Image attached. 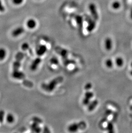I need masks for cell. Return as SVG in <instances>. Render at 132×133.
Listing matches in <instances>:
<instances>
[{
    "label": "cell",
    "instance_id": "1",
    "mask_svg": "<svg viewBox=\"0 0 132 133\" xmlns=\"http://www.w3.org/2000/svg\"><path fill=\"white\" fill-rule=\"evenodd\" d=\"M63 81V78L58 77L51 81L48 84H42V88L45 91L48 92H51L54 90L56 86L58 84L60 83Z\"/></svg>",
    "mask_w": 132,
    "mask_h": 133
},
{
    "label": "cell",
    "instance_id": "2",
    "mask_svg": "<svg viewBox=\"0 0 132 133\" xmlns=\"http://www.w3.org/2000/svg\"><path fill=\"white\" fill-rule=\"evenodd\" d=\"M86 127V124L84 121H81L79 123H74L69 126L68 130L71 132H75L78 131L79 129H83Z\"/></svg>",
    "mask_w": 132,
    "mask_h": 133
},
{
    "label": "cell",
    "instance_id": "3",
    "mask_svg": "<svg viewBox=\"0 0 132 133\" xmlns=\"http://www.w3.org/2000/svg\"><path fill=\"white\" fill-rule=\"evenodd\" d=\"M88 8L91 16L94 20L95 21H98L99 19V16L96 5L94 4H90L89 5Z\"/></svg>",
    "mask_w": 132,
    "mask_h": 133
},
{
    "label": "cell",
    "instance_id": "4",
    "mask_svg": "<svg viewBox=\"0 0 132 133\" xmlns=\"http://www.w3.org/2000/svg\"><path fill=\"white\" fill-rule=\"evenodd\" d=\"M12 76L13 78L17 80H23L26 78V75L23 72L18 70H12Z\"/></svg>",
    "mask_w": 132,
    "mask_h": 133
},
{
    "label": "cell",
    "instance_id": "5",
    "mask_svg": "<svg viewBox=\"0 0 132 133\" xmlns=\"http://www.w3.org/2000/svg\"><path fill=\"white\" fill-rule=\"evenodd\" d=\"M25 32V29L22 26H18L14 29L11 33L12 36L14 38H17L24 33Z\"/></svg>",
    "mask_w": 132,
    "mask_h": 133
},
{
    "label": "cell",
    "instance_id": "6",
    "mask_svg": "<svg viewBox=\"0 0 132 133\" xmlns=\"http://www.w3.org/2000/svg\"><path fill=\"white\" fill-rule=\"evenodd\" d=\"M42 61V59L40 57L36 58L35 59L33 62H32L31 65H30V69L32 71H35L37 70L38 67L39 66V65L40 64L41 62Z\"/></svg>",
    "mask_w": 132,
    "mask_h": 133
},
{
    "label": "cell",
    "instance_id": "7",
    "mask_svg": "<svg viewBox=\"0 0 132 133\" xmlns=\"http://www.w3.org/2000/svg\"><path fill=\"white\" fill-rule=\"evenodd\" d=\"M26 25L28 29H33L36 27L37 22L34 19L30 18L27 20Z\"/></svg>",
    "mask_w": 132,
    "mask_h": 133
},
{
    "label": "cell",
    "instance_id": "8",
    "mask_svg": "<svg viewBox=\"0 0 132 133\" xmlns=\"http://www.w3.org/2000/svg\"><path fill=\"white\" fill-rule=\"evenodd\" d=\"M47 47L45 45H41L39 46L38 49L36 50V54L39 56H43L45 54V53L47 51Z\"/></svg>",
    "mask_w": 132,
    "mask_h": 133
},
{
    "label": "cell",
    "instance_id": "9",
    "mask_svg": "<svg viewBox=\"0 0 132 133\" xmlns=\"http://www.w3.org/2000/svg\"><path fill=\"white\" fill-rule=\"evenodd\" d=\"M113 42L111 38L108 37L106 38L105 41V48L108 50H110L112 49Z\"/></svg>",
    "mask_w": 132,
    "mask_h": 133
},
{
    "label": "cell",
    "instance_id": "10",
    "mask_svg": "<svg viewBox=\"0 0 132 133\" xmlns=\"http://www.w3.org/2000/svg\"><path fill=\"white\" fill-rule=\"evenodd\" d=\"M96 23L95 20H89L88 21V24L87 26V30L89 32H92L93 31L96 27Z\"/></svg>",
    "mask_w": 132,
    "mask_h": 133
},
{
    "label": "cell",
    "instance_id": "11",
    "mask_svg": "<svg viewBox=\"0 0 132 133\" xmlns=\"http://www.w3.org/2000/svg\"><path fill=\"white\" fill-rule=\"evenodd\" d=\"M39 124L36 122H33V123L30 125V129L33 132L39 133L41 131V129L39 126Z\"/></svg>",
    "mask_w": 132,
    "mask_h": 133
},
{
    "label": "cell",
    "instance_id": "12",
    "mask_svg": "<svg viewBox=\"0 0 132 133\" xmlns=\"http://www.w3.org/2000/svg\"><path fill=\"white\" fill-rule=\"evenodd\" d=\"M6 120L7 122L12 124L15 121V117L14 115L11 113H9L6 115Z\"/></svg>",
    "mask_w": 132,
    "mask_h": 133
},
{
    "label": "cell",
    "instance_id": "13",
    "mask_svg": "<svg viewBox=\"0 0 132 133\" xmlns=\"http://www.w3.org/2000/svg\"><path fill=\"white\" fill-rule=\"evenodd\" d=\"M98 104V101L97 100H94L89 104L88 110L89 111H92L96 107Z\"/></svg>",
    "mask_w": 132,
    "mask_h": 133
},
{
    "label": "cell",
    "instance_id": "14",
    "mask_svg": "<svg viewBox=\"0 0 132 133\" xmlns=\"http://www.w3.org/2000/svg\"><path fill=\"white\" fill-rule=\"evenodd\" d=\"M7 54V52L6 49L3 47L0 48V61L4 60Z\"/></svg>",
    "mask_w": 132,
    "mask_h": 133
},
{
    "label": "cell",
    "instance_id": "15",
    "mask_svg": "<svg viewBox=\"0 0 132 133\" xmlns=\"http://www.w3.org/2000/svg\"><path fill=\"white\" fill-rule=\"evenodd\" d=\"M21 61L16 59V60L13 62V64H12L13 70H20V68L21 66Z\"/></svg>",
    "mask_w": 132,
    "mask_h": 133
},
{
    "label": "cell",
    "instance_id": "16",
    "mask_svg": "<svg viewBox=\"0 0 132 133\" xmlns=\"http://www.w3.org/2000/svg\"><path fill=\"white\" fill-rule=\"evenodd\" d=\"M116 63L118 66L120 67L123 66L124 63V61L122 58L118 57L116 59Z\"/></svg>",
    "mask_w": 132,
    "mask_h": 133
},
{
    "label": "cell",
    "instance_id": "17",
    "mask_svg": "<svg viewBox=\"0 0 132 133\" xmlns=\"http://www.w3.org/2000/svg\"><path fill=\"white\" fill-rule=\"evenodd\" d=\"M24 57V53L22 52H18L15 56L16 59L20 61L22 60Z\"/></svg>",
    "mask_w": 132,
    "mask_h": 133
},
{
    "label": "cell",
    "instance_id": "18",
    "mask_svg": "<svg viewBox=\"0 0 132 133\" xmlns=\"http://www.w3.org/2000/svg\"><path fill=\"white\" fill-rule=\"evenodd\" d=\"M76 23H78V26H82L83 19L82 17L80 16H77L76 18Z\"/></svg>",
    "mask_w": 132,
    "mask_h": 133
},
{
    "label": "cell",
    "instance_id": "19",
    "mask_svg": "<svg viewBox=\"0 0 132 133\" xmlns=\"http://www.w3.org/2000/svg\"><path fill=\"white\" fill-rule=\"evenodd\" d=\"M112 7L114 10H118L120 7V4L119 2L116 1L112 4Z\"/></svg>",
    "mask_w": 132,
    "mask_h": 133
},
{
    "label": "cell",
    "instance_id": "20",
    "mask_svg": "<svg viewBox=\"0 0 132 133\" xmlns=\"http://www.w3.org/2000/svg\"><path fill=\"white\" fill-rule=\"evenodd\" d=\"M30 48V46L28 43L27 42H24L21 45V49L23 51H27L29 50Z\"/></svg>",
    "mask_w": 132,
    "mask_h": 133
},
{
    "label": "cell",
    "instance_id": "21",
    "mask_svg": "<svg viewBox=\"0 0 132 133\" xmlns=\"http://www.w3.org/2000/svg\"><path fill=\"white\" fill-rule=\"evenodd\" d=\"M5 117V112L2 109L0 110V123H2Z\"/></svg>",
    "mask_w": 132,
    "mask_h": 133
},
{
    "label": "cell",
    "instance_id": "22",
    "mask_svg": "<svg viewBox=\"0 0 132 133\" xmlns=\"http://www.w3.org/2000/svg\"><path fill=\"white\" fill-rule=\"evenodd\" d=\"M106 65L108 68H112L113 65L112 60L111 59H107L106 61Z\"/></svg>",
    "mask_w": 132,
    "mask_h": 133
},
{
    "label": "cell",
    "instance_id": "23",
    "mask_svg": "<svg viewBox=\"0 0 132 133\" xmlns=\"http://www.w3.org/2000/svg\"><path fill=\"white\" fill-rule=\"evenodd\" d=\"M93 96H94V93L91 91H87L84 94V97L90 99V100L93 97Z\"/></svg>",
    "mask_w": 132,
    "mask_h": 133
},
{
    "label": "cell",
    "instance_id": "24",
    "mask_svg": "<svg viewBox=\"0 0 132 133\" xmlns=\"http://www.w3.org/2000/svg\"><path fill=\"white\" fill-rule=\"evenodd\" d=\"M12 3L16 6H20L22 4L24 0H12Z\"/></svg>",
    "mask_w": 132,
    "mask_h": 133
},
{
    "label": "cell",
    "instance_id": "25",
    "mask_svg": "<svg viewBox=\"0 0 132 133\" xmlns=\"http://www.w3.org/2000/svg\"><path fill=\"white\" fill-rule=\"evenodd\" d=\"M23 84L24 85L28 87H32L33 86V83L32 82H30L29 80H25L24 81Z\"/></svg>",
    "mask_w": 132,
    "mask_h": 133
},
{
    "label": "cell",
    "instance_id": "26",
    "mask_svg": "<svg viewBox=\"0 0 132 133\" xmlns=\"http://www.w3.org/2000/svg\"><path fill=\"white\" fill-rule=\"evenodd\" d=\"M50 63L53 65H58V59L56 58L53 57L52 58V59H50Z\"/></svg>",
    "mask_w": 132,
    "mask_h": 133
},
{
    "label": "cell",
    "instance_id": "27",
    "mask_svg": "<svg viewBox=\"0 0 132 133\" xmlns=\"http://www.w3.org/2000/svg\"><path fill=\"white\" fill-rule=\"evenodd\" d=\"M32 120H33V122L37 123H38V124L41 123L42 122V120L40 119L38 117H34L33 118V119H32Z\"/></svg>",
    "mask_w": 132,
    "mask_h": 133
},
{
    "label": "cell",
    "instance_id": "28",
    "mask_svg": "<svg viewBox=\"0 0 132 133\" xmlns=\"http://www.w3.org/2000/svg\"><path fill=\"white\" fill-rule=\"evenodd\" d=\"M90 99L85 97L82 100V103L84 105H87L90 103Z\"/></svg>",
    "mask_w": 132,
    "mask_h": 133
},
{
    "label": "cell",
    "instance_id": "29",
    "mask_svg": "<svg viewBox=\"0 0 132 133\" xmlns=\"http://www.w3.org/2000/svg\"><path fill=\"white\" fill-rule=\"evenodd\" d=\"M107 129L110 131L111 132L113 129V125L112 123H109L107 126Z\"/></svg>",
    "mask_w": 132,
    "mask_h": 133
},
{
    "label": "cell",
    "instance_id": "30",
    "mask_svg": "<svg viewBox=\"0 0 132 133\" xmlns=\"http://www.w3.org/2000/svg\"><path fill=\"white\" fill-rule=\"evenodd\" d=\"M92 87V84L90 83H87L86 85H85L84 86V88L86 90H88L90 89Z\"/></svg>",
    "mask_w": 132,
    "mask_h": 133
},
{
    "label": "cell",
    "instance_id": "31",
    "mask_svg": "<svg viewBox=\"0 0 132 133\" xmlns=\"http://www.w3.org/2000/svg\"><path fill=\"white\" fill-rule=\"evenodd\" d=\"M4 10V8L3 7V5H2V2H1V1L0 0V11H2V12H3Z\"/></svg>",
    "mask_w": 132,
    "mask_h": 133
},
{
    "label": "cell",
    "instance_id": "32",
    "mask_svg": "<svg viewBox=\"0 0 132 133\" xmlns=\"http://www.w3.org/2000/svg\"><path fill=\"white\" fill-rule=\"evenodd\" d=\"M130 74L131 76H132V70L130 72Z\"/></svg>",
    "mask_w": 132,
    "mask_h": 133
},
{
    "label": "cell",
    "instance_id": "33",
    "mask_svg": "<svg viewBox=\"0 0 132 133\" xmlns=\"http://www.w3.org/2000/svg\"><path fill=\"white\" fill-rule=\"evenodd\" d=\"M131 17L132 19V11H131Z\"/></svg>",
    "mask_w": 132,
    "mask_h": 133
},
{
    "label": "cell",
    "instance_id": "34",
    "mask_svg": "<svg viewBox=\"0 0 132 133\" xmlns=\"http://www.w3.org/2000/svg\"><path fill=\"white\" fill-rule=\"evenodd\" d=\"M131 66L132 67V62L131 63Z\"/></svg>",
    "mask_w": 132,
    "mask_h": 133
}]
</instances>
